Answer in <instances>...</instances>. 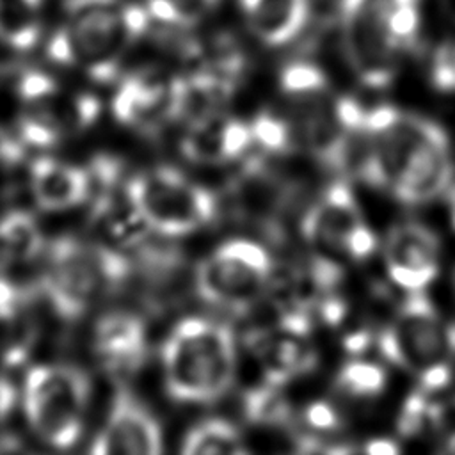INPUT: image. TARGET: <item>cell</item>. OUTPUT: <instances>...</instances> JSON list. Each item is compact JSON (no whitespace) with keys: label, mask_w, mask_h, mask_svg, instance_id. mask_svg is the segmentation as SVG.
<instances>
[{"label":"cell","mask_w":455,"mask_h":455,"mask_svg":"<svg viewBox=\"0 0 455 455\" xmlns=\"http://www.w3.org/2000/svg\"><path fill=\"white\" fill-rule=\"evenodd\" d=\"M382 263L403 293L427 291L439 274L441 242L423 222L402 220L382 240Z\"/></svg>","instance_id":"5bb4252c"},{"label":"cell","mask_w":455,"mask_h":455,"mask_svg":"<svg viewBox=\"0 0 455 455\" xmlns=\"http://www.w3.org/2000/svg\"><path fill=\"white\" fill-rule=\"evenodd\" d=\"M428 391L418 387L414 395H411L398 416V432L405 437H412L423 434L437 425L439 409L430 402Z\"/></svg>","instance_id":"f546056e"},{"label":"cell","mask_w":455,"mask_h":455,"mask_svg":"<svg viewBox=\"0 0 455 455\" xmlns=\"http://www.w3.org/2000/svg\"><path fill=\"white\" fill-rule=\"evenodd\" d=\"M236 76V73L206 66L174 78V123L188 124L226 110V105L235 94Z\"/></svg>","instance_id":"ffe728a7"},{"label":"cell","mask_w":455,"mask_h":455,"mask_svg":"<svg viewBox=\"0 0 455 455\" xmlns=\"http://www.w3.org/2000/svg\"><path fill=\"white\" fill-rule=\"evenodd\" d=\"M180 450L185 455H242L249 451V446L233 421L212 416L185 432Z\"/></svg>","instance_id":"cb8c5ba5"},{"label":"cell","mask_w":455,"mask_h":455,"mask_svg":"<svg viewBox=\"0 0 455 455\" xmlns=\"http://www.w3.org/2000/svg\"><path fill=\"white\" fill-rule=\"evenodd\" d=\"M23 156L25 144L20 140V137L0 128V190L11 185L12 178L18 174Z\"/></svg>","instance_id":"1f68e13d"},{"label":"cell","mask_w":455,"mask_h":455,"mask_svg":"<svg viewBox=\"0 0 455 455\" xmlns=\"http://www.w3.org/2000/svg\"><path fill=\"white\" fill-rule=\"evenodd\" d=\"M341 37L347 60L355 78L368 89L387 87L400 64L382 0H341Z\"/></svg>","instance_id":"7c38bea8"},{"label":"cell","mask_w":455,"mask_h":455,"mask_svg":"<svg viewBox=\"0 0 455 455\" xmlns=\"http://www.w3.org/2000/svg\"><path fill=\"white\" fill-rule=\"evenodd\" d=\"M217 0H146V9L151 18L171 27H190Z\"/></svg>","instance_id":"f1b7e54d"},{"label":"cell","mask_w":455,"mask_h":455,"mask_svg":"<svg viewBox=\"0 0 455 455\" xmlns=\"http://www.w3.org/2000/svg\"><path fill=\"white\" fill-rule=\"evenodd\" d=\"M254 148L251 123L226 110L185 124L180 153L197 165L233 164Z\"/></svg>","instance_id":"ac0fdd59"},{"label":"cell","mask_w":455,"mask_h":455,"mask_svg":"<svg viewBox=\"0 0 455 455\" xmlns=\"http://www.w3.org/2000/svg\"><path fill=\"white\" fill-rule=\"evenodd\" d=\"M41 36V14L23 0H0V41L14 50H30Z\"/></svg>","instance_id":"484cf974"},{"label":"cell","mask_w":455,"mask_h":455,"mask_svg":"<svg viewBox=\"0 0 455 455\" xmlns=\"http://www.w3.org/2000/svg\"><path fill=\"white\" fill-rule=\"evenodd\" d=\"M20 112L16 135L25 146L52 148L89 130L101 105L89 92L66 91L50 75L27 69L18 80Z\"/></svg>","instance_id":"30bf717a"},{"label":"cell","mask_w":455,"mask_h":455,"mask_svg":"<svg viewBox=\"0 0 455 455\" xmlns=\"http://www.w3.org/2000/svg\"><path fill=\"white\" fill-rule=\"evenodd\" d=\"M279 91L297 151L336 178L359 180L366 108L357 100L338 94L325 73L307 60L283 68Z\"/></svg>","instance_id":"7a4b0ae2"},{"label":"cell","mask_w":455,"mask_h":455,"mask_svg":"<svg viewBox=\"0 0 455 455\" xmlns=\"http://www.w3.org/2000/svg\"><path fill=\"white\" fill-rule=\"evenodd\" d=\"M236 361V338L228 323L185 316L167 332L160 350L165 393L178 403H212L233 386Z\"/></svg>","instance_id":"277c9868"},{"label":"cell","mask_w":455,"mask_h":455,"mask_svg":"<svg viewBox=\"0 0 455 455\" xmlns=\"http://www.w3.org/2000/svg\"><path fill=\"white\" fill-rule=\"evenodd\" d=\"M21 448V441L16 435L2 434L0 435V453L4 451H18Z\"/></svg>","instance_id":"d590c367"},{"label":"cell","mask_w":455,"mask_h":455,"mask_svg":"<svg viewBox=\"0 0 455 455\" xmlns=\"http://www.w3.org/2000/svg\"><path fill=\"white\" fill-rule=\"evenodd\" d=\"M64 21L48 43V57L94 82H112L130 44L146 30L149 12L121 0H64Z\"/></svg>","instance_id":"3957f363"},{"label":"cell","mask_w":455,"mask_h":455,"mask_svg":"<svg viewBox=\"0 0 455 455\" xmlns=\"http://www.w3.org/2000/svg\"><path fill=\"white\" fill-rule=\"evenodd\" d=\"M359 180L409 206L443 197L455 180L446 130L395 105L366 108Z\"/></svg>","instance_id":"6da1fadb"},{"label":"cell","mask_w":455,"mask_h":455,"mask_svg":"<svg viewBox=\"0 0 455 455\" xmlns=\"http://www.w3.org/2000/svg\"><path fill=\"white\" fill-rule=\"evenodd\" d=\"M382 4L384 18L395 43L400 50L412 46L421 25L419 0H382Z\"/></svg>","instance_id":"83f0119b"},{"label":"cell","mask_w":455,"mask_h":455,"mask_svg":"<svg viewBox=\"0 0 455 455\" xmlns=\"http://www.w3.org/2000/svg\"><path fill=\"white\" fill-rule=\"evenodd\" d=\"M27 181L36 204L44 212H66L91 199V167H80L41 155L27 167Z\"/></svg>","instance_id":"d6986e66"},{"label":"cell","mask_w":455,"mask_h":455,"mask_svg":"<svg viewBox=\"0 0 455 455\" xmlns=\"http://www.w3.org/2000/svg\"><path fill=\"white\" fill-rule=\"evenodd\" d=\"M91 345L98 364L114 377H126L140 370L149 352L146 320L128 309L103 313L92 327Z\"/></svg>","instance_id":"e0dca14e"},{"label":"cell","mask_w":455,"mask_h":455,"mask_svg":"<svg viewBox=\"0 0 455 455\" xmlns=\"http://www.w3.org/2000/svg\"><path fill=\"white\" fill-rule=\"evenodd\" d=\"M242 411L245 419L259 428H290L293 411L279 386L261 382L251 387L242 398Z\"/></svg>","instance_id":"d4e9b609"},{"label":"cell","mask_w":455,"mask_h":455,"mask_svg":"<svg viewBox=\"0 0 455 455\" xmlns=\"http://www.w3.org/2000/svg\"><path fill=\"white\" fill-rule=\"evenodd\" d=\"M382 357L407 371L419 389H444L455 368V325L450 323L427 291L405 293L377 336Z\"/></svg>","instance_id":"8992f818"},{"label":"cell","mask_w":455,"mask_h":455,"mask_svg":"<svg viewBox=\"0 0 455 455\" xmlns=\"http://www.w3.org/2000/svg\"><path fill=\"white\" fill-rule=\"evenodd\" d=\"M444 197L448 199V208H450V219H451L453 229H455V180H453V183L450 185V188H448V192L444 194Z\"/></svg>","instance_id":"8d00e7d4"},{"label":"cell","mask_w":455,"mask_h":455,"mask_svg":"<svg viewBox=\"0 0 455 455\" xmlns=\"http://www.w3.org/2000/svg\"><path fill=\"white\" fill-rule=\"evenodd\" d=\"M446 451H450V453H455V432L446 439Z\"/></svg>","instance_id":"74e56055"},{"label":"cell","mask_w":455,"mask_h":455,"mask_svg":"<svg viewBox=\"0 0 455 455\" xmlns=\"http://www.w3.org/2000/svg\"><path fill=\"white\" fill-rule=\"evenodd\" d=\"M251 32L267 46L290 43L306 25L307 0H240Z\"/></svg>","instance_id":"7402d4cb"},{"label":"cell","mask_w":455,"mask_h":455,"mask_svg":"<svg viewBox=\"0 0 455 455\" xmlns=\"http://www.w3.org/2000/svg\"><path fill=\"white\" fill-rule=\"evenodd\" d=\"M174 78H165L155 69H140L121 78L112 96V114L126 128L153 135L174 123L172 108Z\"/></svg>","instance_id":"2e32d148"},{"label":"cell","mask_w":455,"mask_h":455,"mask_svg":"<svg viewBox=\"0 0 455 455\" xmlns=\"http://www.w3.org/2000/svg\"><path fill=\"white\" fill-rule=\"evenodd\" d=\"M299 228L311 252L336 261H364L377 249V236L345 178H334L307 204Z\"/></svg>","instance_id":"8fae6325"},{"label":"cell","mask_w":455,"mask_h":455,"mask_svg":"<svg viewBox=\"0 0 455 455\" xmlns=\"http://www.w3.org/2000/svg\"><path fill=\"white\" fill-rule=\"evenodd\" d=\"M21 396L25 418L39 439L66 450L82 437L91 402V379L85 370L66 363L32 366Z\"/></svg>","instance_id":"9c48e42d"},{"label":"cell","mask_w":455,"mask_h":455,"mask_svg":"<svg viewBox=\"0 0 455 455\" xmlns=\"http://www.w3.org/2000/svg\"><path fill=\"white\" fill-rule=\"evenodd\" d=\"M386 382L387 373L382 364L370 359H350L336 375L338 391L354 400L377 398L386 389Z\"/></svg>","instance_id":"4316f807"},{"label":"cell","mask_w":455,"mask_h":455,"mask_svg":"<svg viewBox=\"0 0 455 455\" xmlns=\"http://www.w3.org/2000/svg\"><path fill=\"white\" fill-rule=\"evenodd\" d=\"M36 338L30 291L0 274V364H21L32 352Z\"/></svg>","instance_id":"44dd1931"},{"label":"cell","mask_w":455,"mask_h":455,"mask_svg":"<svg viewBox=\"0 0 455 455\" xmlns=\"http://www.w3.org/2000/svg\"><path fill=\"white\" fill-rule=\"evenodd\" d=\"M44 249V235L32 213L11 210L0 217V274L30 263Z\"/></svg>","instance_id":"603a6c76"},{"label":"cell","mask_w":455,"mask_h":455,"mask_svg":"<svg viewBox=\"0 0 455 455\" xmlns=\"http://www.w3.org/2000/svg\"><path fill=\"white\" fill-rule=\"evenodd\" d=\"M124 187L146 224L162 238L201 231L219 213L217 196L176 167L142 169L124 178Z\"/></svg>","instance_id":"52a82bcc"},{"label":"cell","mask_w":455,"mask_h":455,"mask_svg":"<svg viewBox=\"0 0 455 455\" xmlns=\"http://www.w3.org/2000/svg\"><path fill=\"white\" fill-rule=\"evenodd\" d=\"M304 425L315 432H334L341 427V414L338 409L325 400L311 402L302 411Z\"/></svg>","instance_id":"d6a6232c"},{"label":"cell","mask_w":455,"mask_h":455,"mask_svg":"<svg viewBox=\"0 0 455 455\" xmlns=\"http://www.w3.org/2000/svg\"><path fill=\"white\" fill-rule=\"evenodd\" d=\"M162 450L164 432L155 412L133 391L119 387L89 451L100 455H156Z\"/></svg>","instance_id":"9a60e30c"},{"label":"cell","mask_w":455,"mask_h":455,"mask_svg":"<svg viewBox=\"0 0 455 455\" xmlns=\"http://www.w3.org/2000/svg\"><path fill=\"white\" fill-rule=\"evenodd\" d=\"M309 331V316L284 313L275 323L249 336V347L259 361L263 382L283 387L316 366L318 355Z\"/></svg>","instance_id":"4fadbf2b"},{"label":"cell","mask_w":455,"mask_h":455,"mask_svg":"<svg viewBox=\"0 0 455 455\" xmlns=\"http://www.w3.org/2000/svg\"><path fill=\"white\" fill-rule=\"evenodd\" d=\"M453 286H455V275H453Z\"/></svg>","instance_id":"f35d334b"},{"label":"cell","mask_w":455,"mask_h":455,"mask_svg":"<svg viewBox=\"0 0 455 455\" xmlns=\"http://www.w3.org/2000/svg\"><path fill=\"white\" fill-rule=\"evenodd\" d=\"M363 451L371 455H395L400 451V444L389 437H373L363 446Z\"/></svg>","instance_id":"e575fe53"},{"label":"cell","mask_w":455,"mask_h":455,"mask_svg":"<svg viewBox=\"0 0 455 455\" xmlns=\"http://www.w3.org/2000/svg\"><path fill=\"white\" fill-rule=\"evenodd\" d=\"M430 82L443 92H455V41L443 43L430 64Z\"/></svg>","instance_id":"4dcf8cb0"},{"label":"cell","mask_w":455,"mask_h":455,"mask_svg":"<svg viewBox=\"0 0 455 455\" xmlns=\"http://www.w3.org/2000/svg\"><path fill=\"white\" fill-rule=\"evenodd\" d=\"M274 275L272 252L256 240L236 236L199 259L192 283L199 300L240 315L251 311L270 291Z\"/></svg>","instance_id":"ba28073f"},{"label":"cell","mask_w":455,"mask_h":455,"mask_svg":"<svg viewBox=\"0 0 455 455\" xmlns=\"http://www.w3.org/2000/svg\"><path fill=\"white\" fill-rule=\"evenodd\" d=\"M39 288L52 311L76 322L130 281L133 261L112 245L94 238L62 235L46 249Z\"/></svg>","instance_id":"5b68a950"},{"label":"cell","mask_w":455,"mask_h":455,"mask_svg":"<svg viewBox=\"0 0 455 455\" xmlns=\"http://www.w3.org/2000/svg\"><path fill=\"white\" fill-rule=\"evenodd\" d=\"M18 400V391L14 387V384L0 375V423L9 418V414L12 412L14 405Z\"/></svg>","instance_id":"836d02e7"}]
</instances>
